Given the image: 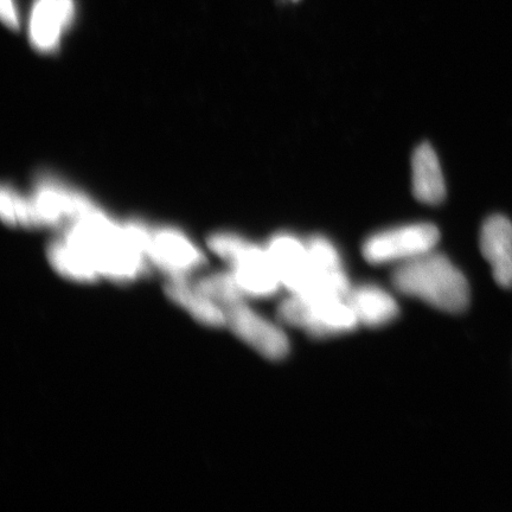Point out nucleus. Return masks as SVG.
<instances>
[{
    "mask_svg": "<svg viewBox=\"0 0 512 512\" xmlns=\"http://www.w3.org/2000/svg\"><path fill=\"white\" fill-rule=\"evenodd\" d=\"M74 11L73 0H36L29 24L34 47L42 51L55 49L63 30L72 22Z\"/></svg>",
    "mask_w": 512,
    "mask_h": 512,
    "instance_id": "nucleus-10",
    "label": "nucleus"
},
{
    "mask_svg": "<svg viewBox=\"0 0 512 512\" xmlns=\"http://www.w3.org/2000/svg\"><path fill=\"white\" fill-rule=\"evenodd\" d=\"M393 284L407 296L448 313L463 312L470 304L465 275L446 256L433 251L403 262L393 274Z\"/></svg>",
    "mask_w": 512,
    "mask_h": 512,
    "instance_id": "nucleus-2",
    "label": "nucleus"
},
{
    "mask_svg": "<svg viewBox=\"0 0 512 512\" xmlns=\"http://www.w3.org/2000/svg\"><path fill=\"white\" fill-rule=\"evenodd\" d=\"M439 238V230L433 224H406L370 236L363 245V255L370 264H403L432 252Z\"/></svg>",
    "mask_w": 512,
    "mask_h": 512,
    "instance_id": "nucleus-6",
    "label": "nucleus"
},
{
    "mask_svg": "<svg viewBox=\"0 0 512 512\" xmlns=\"http://www.w3.org/2000/svg\"><path fill=\"white\" fill-rule=\"evenodd\" d=\"M267 251L278 272L281 286L286 287L292 294H304L312 277L305 243L292 235L281 234L268 243Z\"/></svg>",
    "mask_w": 512,
    "mask_h": 512,
    "instance_id": "nucleus-8",
    "label": "nucleus"
},
{
    "mask_svg": "<svg viewBox=\"0 0 512 512\" xmlns=\"http://www.w3.org/2000/svg\"><path fill=\"white\" fill-rule=\"evenodd\" d=\"M306 246L313 272L325 274L343 270L341 256L329 240L313 238Z\"/></svg>",
    "mask_w": 512,
    "mask_h": 512,
    "instance_id": "nucleus-17",
    "label": "nucleus"
},
{
    "mask_svg": "<svg viewBox=\"0 0 512 512\" xmlns=\"http://www.w3.org/2000/svg\"><path fill=\"white\" fill-rule=\"evenodd\" d=\"M64 239L78 248L102 277L125 283L145 271L146 256L134 245L125 226H118L95 206L72 221Z\"/></svg>",
    "mask_w": 512,
    "mask_h": 512,
    "instance_id": "nucleus-1",
    "label": "nucleus"
},
{
    "mask_svg": "<svg viewBox=\"0 0 512 512\" xmlns=\"http://www.w3.org/2000/svg\"><path fill=\"white\" fill-rule=\"evenodd\" d=\"M412 185L416 200L435 206L444 201L446 185L437 153L422 144L412 158Z\"/></svg>",
    "mask_w": 512,
    "mask_h": 512,
    "instance_id": "nucleus-11",
    "label": "nucleus"
},
{
    "mask_svg": "<svg viewBox=\"0 0 512 512\" xmlns=\"http://www.w3.org/2000/svg\"><path fill=\"white\" fill-rule=\"evenodd\" d=\"M2 217L12 226H38L34 206L10 188L2 190Z\"/></svg>",
    "mask_w": 512,
    "mask_h": 512,
    "instance_id": "nucleus-16",
    "label": "nucleus"
},
{
    "mask_svg": "<svg viewBox=\"0 0 512 512\" xmlns=\"http://www.w3.org/2000/svg\"><path fill=\"white\" fill-rule=\"evenodd\" d=\"M128 229L146 258L171 278H185L203 265L202 253L176 230H151L136 222L128 223Z\"/></svg>",
    "mask_w": 512,
    "mask_h": 512,
    "instance_id": "nucleus-5",
    "label": "nucleus"
},
{
    "mask_svg": "<svg viewBox=\"0 0 512 512\" xmlns=\"http://www.w3.org/2000/svg\"><path fill=\"white\" fill-rule=\"evenodd\" d=\"M165 293L172 302L181 306L189 315L198 322L222 328L227 326V312L220 305L197 290L194 284H190L185 278H171L165 286Z\"/></svg>",
    "mask_w": 512,
    "mask_h": 512,
    "instance_id": "nucleus-13",
    "label": "nucleus"
},
{
    "mask_svg": "<svg viewBox=\"0 0 512 512\" xmlns=\"http://www.w3.org/2000/svg\"><path fill=\"white\" fill-rule=\"evenodd\" d=\"M281 323L303 329L315 338H326L354 331L358 324L347 300L313 298L291 294L280 304Z\"/></svg>",
    "mask_w": 512,
    "mask_h": 512,
    "instance_id": "nucleus-4",
    "label": "nucleus"
},
{
    "mask_svg": "<svg viewBox=\"0 0 512 512\" xmlns=\"http://www.w3.org/2000/svg\"><path fill=\"white\" fill-rule=\"evenodd\" d=\"M227 326L249 347L268 360L279 361L290 351V343L279 326L256 313L245 300L228 307Z\"/></svg>",
    "mask_w": 512,
    "mask_h": 512,
    "instance_id": "nucleus-7",
    "label": "nucleus"
},
{
    "mask_svg": "<svg viewBox=\"0 0 512 512\" xmlns=\"http://www.w3.org/2000/svg\"><path fill=\"white\" fill-rule=\"evenodd\" d=\"M194 285L198 291L223 307L224 310L241 302V300H245L246 297L238 283H236L232 272L208 275V277L198 280Z\"/></svg>",
    "mask_w": 512,
    "mask_h": 512,
    "instance_id": "nucleus-15",
    "label": "nucleus"
},
{
    "mask_svg": "<svg viewBox=\"0 0 512 512\" xmlns=\"http://www.w3.org/2000/svg\"><path fill=\"white\" fill-rule=\"evenodd\" d=\"M2 6L3 21L9 25L10 28L16 29L18 27V16L14 0H0Z\"/></svg>",
    "mask_w": 512,
    "mask_h": 512,
    "instance_id": "nucleus-18",
    "label": "nucleus"
},
{
    "mask_svg": "<svg viewBox=\"0 0 512 512\" xmlns=\"http://www.w3.org/2000/svg\"><path fill=\"white\" fill-rule=\"evenodd\" d=\"M209 246L232 266L233 277L246 297L267 298L278 292L281 283L267 247L232 234L211 236Z\"/></svg>",
    "mask_w": 512,
    "mask_h": 512,
    "instance_id": "nucleus-3",
    "label": "nucleus"
},
{
    "mask_svg": "<svg viewBox=\"0 0 512 512\" xmlns=\"http://www.w3.org/2000/svg\"><path fill=\"white\" fill-rule=\"evenodd\" d=\"M48 258L57 273L70 280L93 283L100 277L85 255L66 239L51 243Z\"/></svg>",
    "mask_w": 512,
    "mask_h": 512,
    "instance_id": "nucleus-14",
    "label": "nucleus"
},
{
    "mask_svg": "<svg viewBox=\"0 0 512 512\" xmlns=\"http://www.w3.org/2000/svg\"><path fill=\"white\" fill-rule=\"evenodd\" d=\"M480 251L489 262L496 283L512 287V223L503 215L490 216L480 230Z\"/></svg>",
    "mask_w": 512,
    "mask_h": 512,
    "instance_id": "nucleus-9",
    "label": "nucleus"
},
{
    "mask_svg": "<svg viewBox=\"0 0 512 512\" xmlns=\"http://www.w3.org/2000/svg\"><path fill=\"white\" fill-rule=\"evenodd\" d=\"M347 303L358 320V323L379 328L389 324L399 315V307L395 299L380 287L361 286L350 290Z\"/></svg>",
    "mask_w": 512,
    "mask_h": 512,
    "instance_id": "nucleus-12",
    "label": "nucleus"
}]
</instances>
